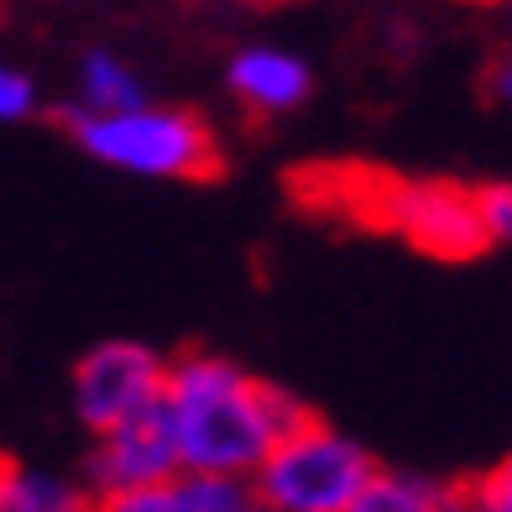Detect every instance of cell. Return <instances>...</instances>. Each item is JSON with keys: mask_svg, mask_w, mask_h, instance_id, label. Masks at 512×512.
Listing matches in <instances>:
<instances>
[{"mask_svg": "<svg viewBox=\"0 0 512 512\" xmlns=\"http://www.w3.org/2000/svg\"><path fill=\"white\" fill-rule=\"evenodd\" d=\"M162 413L173 424L183 471L230 481H251L277 439L309 418L288 387L251 377L241 361L220 351H183L168 361Z\"/></svg>", "mask_w": 512, "mask_h": 512, "instance_id": "6da1fadb", "label": "cell"}, {"mask_svg": "<svg viewBox=\"0 0 512 512\" xmlns=\"http://www.w3.org/2000/svg\"><path fill=\"white\" fill-rule=\"evenodd\" d=\"M74 142L131 178H162V183H194L220 168V142L194 110L178 105H131V110H68Z\"/></svg>", "mask_w": 512, "mask_h": 512, "instance_id": "7a4b0ae2", "label": "cell"}, {"mask_svg": "<svg viewBox=\"0 0 512 512\" xmlns=\"http://www.w3.org/2000/svg\"><path fill=\"white\" fill-rule=\"evenodd\" d=\"M351 194L356 215L377 230H392L413 251L434 262H471L492 246V230L481 215V194L460 189L445 178H366V183H340Z\"/></svg>", "mask_w": 512, "mask_h": 512, "instance_id": "3957f363", "label": "cell"}, {"mask_svg": "<svg viewBox=\"0 0 512 512\" xmlns=\"http://www.w3.org/2000/svg\"><path fill=\"white\" fill-rule=\"evenodd\" d=\"M371 476L377 460L366 445L309 413L272 445L262 471L251 476V492L267 512H351Z\"/></svg>", "mask_w": 512, "mask_h": 512, "instance_id": "277c9868", "label": "cell"}, {"mask_svg": "<svg viewBox=\"0 0 512 512\" xmlns=\"http://www.w3.org/2000/svg\"><path fill=\"white\" fill-rule=\"evenodd\" d=\"M168 361L142 340H100L74 366V413L89 434H105L126 418L162 403Z\"/></svg>", "mask_w": 512, "mask_h": 512, "instance_id": "5b68a950", "label": "cell"}, {"mask_svg": "<svg viewBox=\"0 0 512 512\" xmlns=\"http://www.w3.org/2000/svg\"><path fill=\"white\" fill-rule=\"evenodd\" d=\"M173 471H183V465H178V439H173V424L162 413V403L95 434V445L84 455V486L95 492V502L152 486Z\"/></svg>", "mask_w": 512, "mask_h": 512, "instance_id": "8992f818", "label": "cell"}, {"mask_svg": "<svg viewBox=\"0 0 512 512\" xmlns=\"http://www.w3.org/2000/svg\"><path fill=\"white\" fill-rule=\"evenodd\" d=\"M225 84H230V95H236V105L251 110V115H288L309 100L314 74L298 53L256 42V48H241L230 58Z\"/></svg>", "mask_w": 512, "mask_h": 512, "instance_id": "52a82bcc", "label": "cell"}, {"mask_svg": "<svg viewBox=\"0 0 512 512\" xmlns=\"http://www.w3.org/2000/svg\"><path fill=\"white\" fill-rule=\"evenodd\" d=\"M95 512H256V492H251V481L173 471L152 486H136V492L100 497Z\"/></svg>", "mask_w": 512, "mask_h": 512, "instance_id": "ba28073f", "label": "cell"}, {"mask_svg": "<svg viewBox=\"0 0 512 512\" xmlns=\"http://www.w3.org/2000/svg\"><path fill=\"white\" fill-rule=\"evenodd\" d=\"M0 512H95V492L48 465L0 460Z\"/></svg>", "mask_w": 512, "mask_h": 512, "instance_id": "9c48e42d", "label": "cell"}, {"mask_svg": "<svg viewBox=\"0 0 512 512\" xmlns=\"http://www.w3.org/2000/svg\"><path fill=\"white\" fill-rule=\"evenodd\" d=\"M351 512H465V486L439 481L424 471H387L366 481V492L351 502Z\"/></svg>", "mask_w": 512, "mask_h": 512, "instance_id": "30bf717a", "label": "cell"}, {"mask_svg": "<svg viewBox=\"0 0 512 512\" xmlns=\"http://www.w3.org/2000/svg\"><path fill=\"white\" fill-rule=\"evenodd\" d=\"M131 105H147L142 74H136L121 53L89 48L79 58V74H74V110L105 115V110H131Z\"/></svg>", "mask_w": 512, "mask_h": 512, "instance_id": "8fae6325", "label": "cell"}, {"mask_svg": "<svg viewBox=\"0 0 512 512\" xmlns=\"http://www.w3.org/2000/svg\"><path fill=\"white\" fill-rule=\"evenodd\" d=\"M42 105L37 95V79L27 74V68H16L0 58V126H21V121H32Z\"/></svg>", "mask_w": 512, "mask_h": 512, "instance_id": "7c38bea8", "label": "cell"}, {"mask_svg": "<svg viewBox=\"0 0 512 512\" xmlns=\"http://www.w3.org/2000/svg\"><path fill=\"white\" fill-rule=\"evenodd\" d=\"M465 512H512V455L465 486Z\"/></svg>", "mask_w": 512, "mask_h": 512, "instance_id": "4fadbf2b", "label": "cell"}, {"mask_svg": "<svg viewBox=\"0 0 512 512\" xmlns=\"http://www.w3.org/2000/svg\"><path fill=\"white\" fill-rule=\"evenodd\" d=\"M481 194V215L492 230V246H512V183H486Z\"/></svg>", "mask_w": 512, "mask_h": 512, "instance_id": "5bb4252c", "label": "cell"}, {"mask_svg": "<svg viewBox=\"0 0 512 512\" xmlns=\"http://www.w3.org/2000/svg\"><path fill=\"white\" fill-rule=\"evenodd\" d=\"M486 89H492V100L512 105V53H502V58L492 63V74H486Z\"/></svg>", "mask_w": 512, "mask_h": 512, "instance_id": "9a60e30c", "label": "cell"}, {"mask_svg": "<svg viewBox=\"0 0 512 512\" xmlns=\"http://www.w3.org/2000/svg\"><path fill=\"white\" fill-rule=\"evenodd\" d=\"M251 6H288V0H251Z\"/></svg>", "mask_w": 512, "mask_h": 512, "instance_id": "2e32d148", "label": "cell"}, {"mask_svg": "<svg viewBox=\"0 0 512 512\" xmlns=\"http://www.w3.org/2000/svg\"><path fill=\"white\" fill-rule=\"evenodd\" d=\"M256 512H267V507H262V502H256Z\"/></svg>", "mask_w": 512, "mask_h": 512, "instance_id": "e0dca14e", "label": "cell"}]
</instances>
